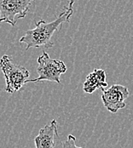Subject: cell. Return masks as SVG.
I'll return each mask as SVG.
<instances>
[{
  "label": "cell",
  "mask_w": 133,
  "mask_h": 148,
  "mask_svg": "<svg viewBox=\"0 0 133 148\" xmlns=\"http://www.w3.org/2000/svg\"><path fill=\"white\" fill-rule=\"evenodd\" d=\"M0 68L3 73L8 93H15L26 84L29 77V72L22 66L16 65L10 56L4 55L0 59Z\"/></svg>",
  "instance_id": "7a4b0ae2"
},
{
  "label": "cell",
  "mask_w": 133,
  "mask_h": 148,
  "mask_svg": "<svg viewBox=\"0 0 133 148\" xmlns=\"http://www.w3.org/2000/svg\"><path fill=\"white\" fill-rule=\"evenodd\" d=\"M34 0H0V23L15 27L20 19L25 18Z\"/></svg>",
  "instance_id": "277c9868"
},
{
  "label": "cell",
  "mask_w": 133,
  "mask_h": 148,
  "mask_svg": "<svg viewBox=\"0 0 133 148\" xmlns=\"http://www.w3.org/2000/svg\"><path fill=\"white\" fill-rule=\"evenodd\" d=\"M108 86L106 73L103 69H95L86 77L83 89L85 93L92 94L96 89H103Z\"/></svg>",
  "instance_id": "52a82bcc"
},
{
  "label": "cell",
  "mask_w": 133,
  "mask_h": 148,
  "mask_svg": "<svg viewBox=\"0 0 133 148\" xmlns=\"http://www.w3.org/2000/svg\"><path fill=\"white\" fill-rule=\"evenodd\" d=\"M39 66L37 72L39 77L35 79H28V83H38L41 81H50L61 84V75L67 72V66L65 63L60 60L52 59L50 57L49 54L44 51L41 56L38 58Z\"/></svg>",
  "instance_id": "3957f363"
},
{
  "label": "cell",
  "mask_w": 133,
  "mask_h": 148,
  "mask_svg": "<svg viewBox=\"0 0 133 148\" xmlns=\"http://www.w3.org/2000/svg\"><path fill=\"white\" fill-rule=\"evenodd\" d=\"M102 101L104 106L112 113L125 107V101L129 96V91L125 86L114 84L109 89H102Z\"/></svg>",
  "instance_id": "5b68a950"
},
{
  "label": "cell",
  "mask_w": 133,
  "mask_h": 148,
  "mask_svg": "<svg viewBox=\"0 0 133 148\" xmlns=\"http://www.w3.org/2000/svg\"><path fill=\"white\" fill-rule=\"evenodd\" d=\"M58 138L57 122L53 119L39 130L34 138L35 148H56V139Z\"/></svg>",
  "instance_id": "8992f818"
},
{
  "label": "cell",
  "mask_w": 133,
  "mask_h": 148,
  "mask_svg": "<svg viewBox=\"0 0 133 148\" xmlns=\"http://www.w3.org/2000/svg\"><path fill=\"white\" fill-rule=\"evenodd\" d=\"M75 0H69L68 4L59 16L51 22H46L41 20L35 23L34 29L28 30L23 37L20 39V43L26 44L25 50L31 48H43L50 49L54 46L52 37L54 33L60 30L64 23L70 21V17L74 13V3Z\"/></svg>",
  "instance_id": "6da1fadb"
},
{
  "label": "cell",
  "mask_w": 133,
  "mask_h": 148,
  "mask_svg": "<svg viewBox=\"0 0 133 148\" xmlns=\"http://www.w3.org/2000/svg\"><path fill=\"white\" fill-rule=\"evenodd\" d=\"M62 148H83L76 146V137L73 134H68L66 140L62 141Z\"/></svg>",
  "instance_id": "ba28073f"
}]
</instances>
